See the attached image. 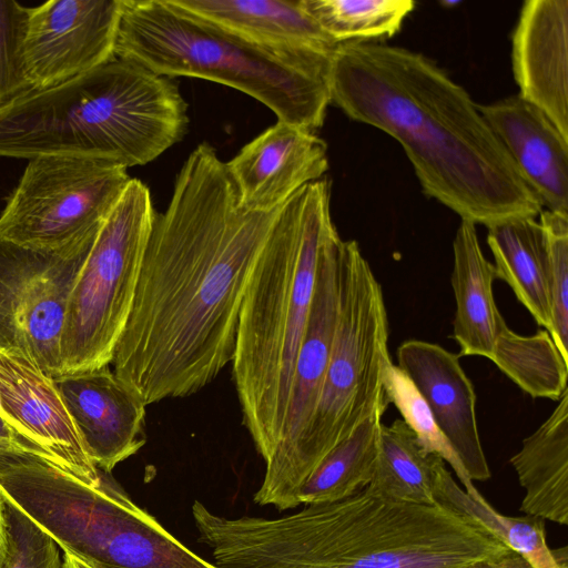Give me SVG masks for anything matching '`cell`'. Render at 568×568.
Segmentation results:
<instances>
[{"instance_id": "2e32d148", "label": "cell", "mask_w": 568, "mask_h": 568, "mask_svg": "<svg viewBox=\"0 0 568 568\" xmlns=\"http://www.w3.org/2000/svg\"><path fill=\"white\" fill-rule=\"evenodd\" d=\"M226 163V162H225ZM240 204L270 213L328 169L327 144L313 131L277 121L226 163Z\"/></svg>"}, {"instance_id": "d590c367", "label": "cell", "mask_w": 568, "mask_h": 568, "mask_svg": "<svg viewBox=\"0 0 568 568\" xmlns=\"http://www.w3.org/2000/svg\"><path fill=\"white\" fill-rule=\"evenodd\" d=\"M63 568H91L70 552L63 551Z\"/></svg>"}, {"instance_id": "836d02e7", "label": "cell", "mask_w": 568, "mask_h": 568, "mask_svg": "<svg viewBox=\"0 0 568 568\" xmlns=\"http://www.w3.org/2000/svg\"><path fill=\"white\" fill-rule=\"evenodd\" d=\"M473 568H530V566L520 556L511 552L509 556H506L499 560L478 565Z\"/></svg>"}, {"instance_id": "44dd1931", "label": "cell", "mask_w": 568, "mask_h": 568, "mask_svg": "<svg viewBox=\"0 0 568 568\" xmlns=\"http://www.w3.org/2000/svg\"><path fill=\"white\" fill-rule=\"evenodd\" d=\"M453 252L450 283L456 302L453 337L459 346L458 356L476 355L490 359L503 316L493 295L495 267L483 254L474 223L462 220L453 241Z\"/></svg>"}, {"instance_id": "4dcf8cb0", "label": "cell", "mask_w": 568, "mask_h": 568, "mask_svg": "<svg viewBox=\"0 0 568 568\" xmlns=\"http://www.w3.org/2000/svg\"><path fill=\"white\" fill-rule=\"evenodd\" d=\"M2 506L7 545L1 568H63L55 540L9 500L2 498Z\"/></svg>"}, {"instance_id": "9c48e42d", "label": "cell", "mask_w": 568, "mask_h": 568, "mask_svg": "<svg viewBox=\"0 0 568 568\" xmlns=\"http://www.w3.org/2000/svg\"><path fill=\"white\" fill-rule=\"evenodd\" d=\"M155 214L149 187L131 178L101 224L70 293L60 345L61 375L112 364Z\"/></svg>"}, {"instance_id": "7c38bea8", "label": "cell", "mask_w": 568, "mask_h": 568, "mask_svg": "<svg viewBox=\"0 0 568 568\" xmlns=\"http://www.w3.org/2000/svg\"><path fill=\"white\" fill-rule=\"evenodd\" d=\"M121 13L122 0H51L30 8L23 62L31 90L112 60Z\"/></svg>"}, {"instance_id": "ac0fdd59", "label": "cell", "mask_w": 568, "mask_h": 568, "mask_svg": "<svg viewBox=\"0 0 568 568\" xmlns=\"http://www.w3.org/2000/svg\"><path fill=\"white\" fill-rule=\"evenodd\" d=\"M396 356L397 366L428 405L470 479H489L491 474L477 425L476 394L459 356L418 339L400 344Z\"/></svg>"}, {"instance_id": "ffe728a7", "label": "cell", "mask_w": 568, "mask_h": 568, "mask_svg": "<svg viewBox=\"0 0 568 568\" xmlns=\"http://www.w3.org/2000/svg\"><path fill=\"white\" fill-rule=\"evenodd\" d=\"M478 109L542 210L568 216V139L518 94Z\"/></svg>"}, {"instance_id": "7a4b0ae2", "label": "cell", "mask_w": 568, "mask_h": 568, "mask_svg": "<svg viewBox=\"0 0 568 568\" xmlns=\"http://www.w3.org/2000/svg\"><path fill=\"white\" fill-rule=\"evenodd\" d=\"M331 102L394 138L423 192L486 227L542 210L468 92L422 53L366 41L332 53Z\"/></svg>"}, {"instance_id": "484cf974", "label": "cell", "mask_w": 568, "mask_h": 568, "mask_svg": "<svg viewBox=\"0 0 568 568\" xmlns=\"http://www.w3.org/2000/svg\"><path fill=\"white\" fill-rule=\"evenodd\" d=\"M489 361L534 398L558 402L568 390V362L546 329L523 336L501 317Z\"/></svg>"}, {"instance_id": "8fae6325", "label": "cell", "mask_w": 568, "mask_h": 568, "mask_svg": "<svg viewBox=\"0 0 568 568\" xmlns=\"http://www.w3.org/2000/svg\"><path fill=\"white\" fill-rule=\"evenodd\" d=\"M99 229L57 250L24 246L0 235L1 352L27 358L51 377L61 375L69 296Z\"/></svg>"}, {"instance_id": "d6986e66", "label": "cell", "mask_w": 568, "mask_h": 568, "mask_svg": "<svg viewBox=\"0 0 568 568\" xmlns=\"http://www.w3.org/2000/svg\"><path fill=\"white\" fill-rule=\"evenodd\" d=\"M518 95L568 139V0H527L511 38Z\"/></svg>"}, {"instance_id": "603a6c76", "label": "cell", "mask_w": 568, "mask_h": 568, "mask_svg": "<svg viewBox=\"0 0 568 568\" xmlns=\"http://www.w3.org/2000/svg\"><path fill=\"white\" fill-rule=\"evenodd\" d=\"M496 278L507 283L536 323L550 332L548 255L542 227L535 217L487 226Z\"/></svg>"}, {"instance_id": "4fadbf2b", "label": "cell", "mask_w": 568, "mask_h": 568, "mask_svg": "<svg viewBox=\"0 0 568 568\" xmlns=\"http://www.w3.org/2000/svg\"><path fill=\"white\" fill-rule=\"evenodd\" d=\"M337 231L320 256L306 329L295 361L286 418L280 443L265 462V474L254 501L278 508L284 484L314 412L335 334L338 308L339 247Z\"/></svg>"}, {"instance_id": "7402d4cb", "label": "cell", "mask_w": 568, "mask_h": 568, "mask_svg": "<svg viewBox=\"0 0 568 568\" xmlns=\"http://www.w3.org/2000/svg\"><path fill=\"white\" fill-rule=\"evenodd\" d=\"M509 463L525 489L519 510L568 525V390Z\"/></svg>"}, {"instance_id": "d4e9b609", "label": "cell", "mask_w": 568, "mask_h": 568, "mask_svg": "<svg viewBox=\"0 0 568 568\" xmlns=\"http://www.w3.org/2000/svg\"><path fill=\"white\" fill-rule=\"evenodd\" d=\"M434 497L436 503L475 520L530 568H567V556L558 557L547 545L544 519L528 515L508 517L497 513L484 497L471 498L453 479L445 462L436 469Z\"/></svg>"}, {"instance_id": "9a60e30c", "label": "cell", "mask_w": 568, "mask_h": 568, "mask_svg": "<svg viewBox=\"0 0 568 568\" xmlns=\"http://www.w3.org/2000/svg\"><path fill=\"white\" fill-rule=\"evenodd\" d=\"M193 17L292 63L329 71L337 43L301 0H170Z\"/></svg>"}, {"instance_id": "52a82bcc", "label": "cell", "mask_w": 568, "mask_h": 568, "mask_svg": "<svg viewBox=\"0 0 568 568\" xmlns=\"http://www.w3.org/2000/svg\"><path fill=\"white\" fill-rule=\"evenodd\" d=\"M101 471L88 485L45 457L0 456V496L91 568H220L169 532Z\"/></svg>"}, {"instance_id": "3957f363", "label": "cell", "mask_w": 568, "mask_h": 568, "mask_svg": "<svg viewBox=\"0 0 568 568\" xmlns=\"http://www.w3.org/2000/svg\"><path fill=\"white\" fill-rule=\"evenodd\" d=\"M192 516L220 568H473L514 552L444 505L365 489L280 518L224 517L199 500Z\"/></svg>"}, {"instance_id": "30bf717a", "label": "cell", "mask_w": 568, "mask_h": 568, "mask_svg": "<svg viewBox=\"0 0 568 568\" xmlns=\"http://www.w3.org/2000/svg\"><path fill=\"white\" fill-rule=\"evenodd\" d=\"M126 170L82 156L28 160L0 215V235L41 250L70 244L101 226L131 180Z\"/></svg>"}, {"instance_id": "4316f807", "label": "cell", "mask_w": 568, "mask_h": 568, "mask_svg": "<svg viewBox=\"0 0 568 568\" xmlns=\"http://www.w3.org/2000/svg\"><path fill=\"white\" fill-rule=\"evenodd\" d=\"M383 415V412L372 415L323 459L302 486L300 505L339 501L369 484L378 455Z\"/></svg>"}, {"instance_id": "5bb4252c", "label": "cell", "mask_w": 568, "mask_h": 568, "mask_svg": "<svg viewBox=\"0 0 568 568\" xmlns=\"http://www.w3.org/2000/svg\"><path fill=\"white\" fill-rule=\"evenodd\" d=\"M0 412L54 465L88 485H100L101 470L91 460L53 378L27 358L1 351Z\"/></svg>"}, {"instance_id": "d6a6232c", "label": "cell", "mask_w": 568, "mask_h": 568, "mask_svg": "<svg viewBox=\"0 0 568 568\" xmlns=\"http://www.w3.org/2000/svg\"><path fill=\"white\" fill-rule=\"evenodd\" d=\"M17 452L34 453L48 459L45 454L19 434L0 412V456Z\"/></svg>"}, {"instance_id": "1f68e13d", "label": "cell", "mask_w": 568, "mask_h": 568, "mask_svg": "<svg viewBox=\"0 0 568 568\" xmlns=\"http://www.w3.org/2000/svg\"><path fill=\"white\" fill-rule=\"evenodd\" d=\"M30 8L13 0H0V106L31 91L23 43Z\"/></svg>"}, {"instance_id": "e0dca14e", "label": "cell", "mask_w": 568, "mask_h": 568, "mask_svg": "<svg viewBox=\"0 0 568 568\" xmlns=\"http://www.w3.org/2000/svg\"><path fill=\"white\" fill-rule=\"evenodd\" d=\"M52 378L99 470L110 473L145 444L146 405L109 366Z\"/></svg>"}, {"instance_id": "ba28073f", "label": "cell", "mask_w": 568, "mask_h": 568, "mask_svg": "<svg viewBox=\"0 0 568 568\" xmlns=\"http://www.w3.org/2000/svg\"><path fill=\"white\" fill-rule=\"evenodd\" d=\"M388 318L382 286L355 241L341 242L338 308L322 388L290 467L277 509L300 506L302 486L362 423L385 413Z\"/></svg>"}, {"instance_id": "277c9868", "label": "cell", "mask_w": 568, "mask_h": 568, "mask_svg": "<svg viewBox=\"0 0 568 568\" xmlns=\"http://www.w3.org/2000/svg\"><path fill=\"white\" fill-rule=\"evenodd\" d=\"M336 231L329 181L304 185L280 209L246 285L231 363L243 424L264 463L282 436L320 256Z\"/></svg>"}, {"instance_id": "f1b7e54d", "label": "cell", "mask_w": 568, "mask_h": 568, "mask_svg": "<svg viewBox=\"0 0 568 568\" xmlns=\"http://www.w3.org/2000/svg\"><path fill=\"white\" fill-rule=\"evenodd\" d=\"M385 390L388 403L402 415V419L414 432L423 448L439 456L447 463L474 499L483 496L476 489L460 459L437 426L430 409L407 375L392 363L385 375Z\"/></svg>"}, {"instance_id": "8992f818", "label": "cell", "mask_w": 568, "mask_h": 568, "mask_svg": "<svg viewBox=\"0 0 568 568\" xmlns=\"http://www.w3.org/2000/svg\"><path fill=\"white\" fill-rule=\"evenodd\" d=\"M115 57L174 78H200L236 89L308 131L324 123L328 72L255 48L193 17L170 0H122Z\"/></svg>"}, {"instance_id": "e575fe53", "label": "cell", "mask_w": 568, "mask_h": 568, "mask_svg": "<svg viewBox=\"0 0 568 568\" xmlns=\"http://www.w3.org/2000/svg\"><path fill=\"white\" fill-rule=\"evenodd\" d=\"M6 527H4V518H3V506L2 498L0 496V568L2 567L3 558L6 555Z\"/></svg>"}, {"instance_id": "83f0119b", "label": "cell", "mask_w": 568, "mask_h": 568, "mask_svg": "<svg viewBox=\"0 0 568 568\" xmlns=\"http://www.w3.org/2000/svg\"><path fill=\"white\" fill-rule=\"evenodd\" d=\"M301 4L337 44L393 37L415 7L412 0H301Z\"/></svg>"}, {"instance_id": "5b68a950", "label": "cell", "mask_w": 568, "mask_h": 568, "mask_svg": "<svg viewBox=\"0 0 568 568\" xmlns=\"http://www.w3.org/2000/svg\"><path fill=\"white\" fill-rule=\"evenodd\" d=\"M187 125V104L172 78L114 57L0 106V156L71 155L128 169L155 160Z\"/></svg>"}, {"instance_id": "6da1fadb", "label": "cell", "mask_w": 568, "mask_h": 568, "mask_svg": "<svg viewBox=\"0 0 568 568\" xmlns=\"http://www.w3.org/2000/svg\"><path fill=\"white\" fill-rule=\"evenodd\" d=\"M280 209H244L215 150L190 153L155 214L112 361L146 406L201 390L232 362L246 285Z\"/></svg>"}, {"instance_id": "f546056e", "label": "cell", "mask_w": 568, "mask_h": 568, "mask_svg": "<svg viewBox=\"0 0 568 568\" xmlns=\"http://www.w3.org/2000/svg\"><path fill=\"white\" fill-rule=\"evenodd\" d=\"M548 255L550 336L568 362V216L541 210Z\"/></svg>"}, {"instance_id": "cb8c5ba5", "label": "cell", "mask_w": 568, "mask_h": 568, "mask_svg": "<svg viewBox=\"0 0 568 568\" xmlns=\"http://www.w3.org/2000/svg\"><path fill=\"white\" fill-rule=\"evenodd\" d=\"M440 462L439 456L423 448L403 419L382 424L375 469L364 489L389 500L435 505L434 483Z\"/></svg>"}]
</instances>
